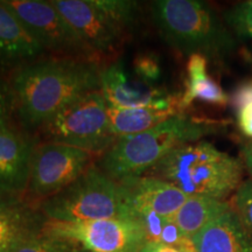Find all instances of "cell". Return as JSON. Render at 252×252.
<instances>
[{
	"instance_id": "obj_3",
	"label": "cell",
	"mask_w": 252,
	"mask_h": 252,
	"mask_svg": "<svg viewBox=\"0 0 252 252\" xmlns=\"http://www.w3.org/2000/svg\"><path fill=\"white\" fill-rule=\"evenodd\" d=\"M146 175L169 182L188 196L224 200L242 184L243 163L200 140L173 150Z\"/></svg>"
},
{
	"instance_id": "obj_11",
	"label": "cell",
	"mask_w": 252,
	"mask_h": 252,
	"mask_svg": "<svg viewBox=\"0 0 252 252\" xmlns=\"http://www.w3.org/2000/svg\"><path fill=\"white\" fill-rule=\"evenodd\" d=\"M100 88L109 108L132 109L160 105L173 99L172 96L140 80L134 81L126 72L122 61L100 69Z\"/></svg>"
},
{
	"instance_id": "obj_29",
	"label": "cell",
	"mask_w": 252,
	"mask_h": 252,
	"mask_svg": "<svg viewBox=\"0 0 252 252\" xmlns=\"http://www.w3.org/2000/svg\"><path fill=\"white\" fill-rule=\"evenodd\" d=\"M243 162L245 168L252 176V140L248 141L243 147Z\"/></svg>"
},
{
	"instance_id": "obj_21",
	"label": "cell",
	"mask_w": 252,
	"mask_h": 252,
	"mask_svg": "<svg viewBox=\"0 0 252 252\" xmlns=\"http://www.w3.org/2000/svg\"><path fill=\"white\" fill-rule=\"evenodd\" d=\"M94 5L104 12L121 30H130L138 15V4L126 0H94Z\"/></svg>"
},
{
	"instance_id": "obj_4",
	"label": "cell",
	"mask_w": 252,
	"mask_h": 252,
	"mask_svg": "<svg viewBox=\"0 0 252 252\" xmlns=\"http://www.w3.org/2000/svg\"><path fill=\"white\" fill-rule=\"evenodd\" d=\"M152 19L167 45L187 55L220 59L231 54L236 39L209 5L198 0L153 1Z\"/></svg>"
},
{
	"instance_id": "obj_2",
	"label": "cell",
	"mask_w": 252,
	"mask_h": 252,
	"mask_svg": "<svg viewBox=\"0 0 252 252\" xmlns=\"http://www.w3.org/2000/svg\"><path fill=\"white\" fill-rule=\"evenodd\" d=\"M223 127V123L179 113L150 130L119 138L103 153L99 168L117 181L141 176L173 150L200 141L206 135L217 133Z\"/></svg>"
},
{
	"instance_id": "obj_22",
	"label": "cell",
	"mask_w": 252,
	"mask_h": 252,
	"mask_svg": "<svg viewBox=\"0 0 252 252\" xmlns=\"http://www.w3.org/2000/svg\"><path fill=\"white\" fill-rule=\"evenodd\" d=\"M226 26L241 39H252V0L242 1L224 14Z\"/></svg>"
},
{
	"instance_id": "obj_23",
	"label": "cell",
	"mask_w": 252,
	"mask_h": 252,
	"mask_svg": "<svg viewBox=\"0 0 252 252\" xmlns=\"http://www.w3.org/2000/svg\"><path fill=\"white\" fill-rule=\"evenodd\" d=\"M234 210L252 232V180L242 182L234 197Z\"/></svg>"
},
{
	"instance_id": "obj_17",
	"label": "cell",
	"mask_w": 252,
	"mask_h": 252,
	"mask_svg": "<svg viewBox=\"0 0 252 252\" xmlns=\"http://www.w3.org/2000/svg\"><path fill=\"white\" fill-rule=\"evenodd\" d=\"M41 225L42 222L19 197L0 195V252H9L19 239Z\"/></svg>"
},
{
	"instance_id": "obj_27",
	"label": "cell",
	"mask_w": 252,
	"mask_h": 252,
	"mask_svg": "<svg viewBox=\"0 0 252 252\" xmlns=\"http://www.w3.org/2000/svg\"><path fill=\"white\" fill-rule=\"evenodd\" d=\"M252 102V82L243 83L241 87L237 88L235 91L234 96H232V104L238 110L244 106L245 104Z\"/></svg>"
},
{
	"instance_id": "obj_13",
	"label": "cell",
	"mask_w": 252,
	"mask_h": 252,
	"mask_svg": "<svg viewBox=\"0 0 252 252\" xmlns=\"http://www.w3.org/2000/svg\"><path fill=\"white\" fill-rule=\"evenodd\" d=\"M119 182L133 213L149 210L172 219L188 198L178 187L153 176H133Z\"/></svg>"
},
{
	"instance_id": "obj_14",
	"label": "cell",
	"mask_w": 252,
	"mask_h": 252,
	"mask_svg": "<svg viewBox=\"0 0 252 252\" xmlns=\"http://www.w3.org/2000/svg\"><path fill=\"white\" fill-rule=\"evenodd\" d=\"M45 49L31 35L20 19L0 1V68L17 69L35 61Z\"/></svg>"
},
{
	"instance_id": "obj_10",
	"label": "cell",
	"mask_w": 252,
	"mask_h": 252,
	"mask_svg": "<svg viewBox=\"0 0 252 252\" xmlns=\"http://www.w3.org/2000/svg\"><path fill=\"white\" fill-rule=\"evenodd\" d=\"M52 4L94 56L116 53L121 47L125 33L94 0H53Z\"/></svg>"
},
{
	"instance_id": "obj_7",
	"label": "cell",
	"mask_w": 252,
	"mask_h": 252,
	"mask_svg": "<svg viewBox=\"0 0 252 252\" xmlns=\"http://www.w3.org/2000/svg\"><path fill=\"white\" fill-rule=\"evenodd\" d=\"M41 231L69 242L82 252H140L147 243L137 216L89 222L46 220Z\"/></svg>"
},
{
	"instance_id": "obj_5",
	"label": "cell",
	"mask_w": 252,
	"mask_h": 252,
	"mask_svg": "<svg viewBox=\"0 0 252 252\" xmlns=\"http://www.w3.org/2000/svg\"><path fill=\"white\" fill-rule=\"evenodd\" d=\"M41 212L59 222L131 219L134 217L121 182L96 166H90L77 180L45 198Z\"/></svg>"
},
{
	"instance_id": "obj_9",
	"label": "cell",
	"mask_w": 252,
	"mask_h": 252,
	"mask_svg": "<svg viewBox=\"0 0 252 252\" xmlns=\"http://www.w3.org/2000/svg\"><path fill=\"white\" fill-rule=\"evenodd\" d=\"M20 19L31 35L45 50L58 53L63 58L93 60L94 55L82 42L52 1L41 0H2Z\"/></svg>"
},
{
	"instance_id": "obj_28",
	"label": "cell",
	"mask_w": 252,
	"mask_h": 252,
	"mask_svg": "<svg viewBox=\"0 0 252 252\" xmlns=\"http://www.w3.org/2000/svg\"><path fill=\"white\" fill-rule=\"evenodd\" d=\"M140 252H182L178 249L161 243H146Z\"/></svg>"
},
{
	"instance_id": "obj_20",
	"label": "cell",
	"mask_w": 252,
	"mask_h": 252,
	"mask_svg": "<svg viewBox=\"0 0 252 252\" xmlns=\"http://www.w3.org/2000/svg\"><path fill=\"white\" fill-rule=\"evenodd\" d=\"M9 252H82L80 249L37 230L19 239Z\"/></svg>"
},
{
	"instance_id": "obj_25",
	"label": "cell",
	"mask_w": 252,
	"mask_h": 252,
	"mask_svg": "<svg viewBox=\"0 0 252 252\" xmlns=\"http://www.w3.org/2000/svg\"><path fill=\"white\" fill-rule=\"evenodd\" d=\"M12 113H13V110H12V102L7 83H0V127L9 126Z\"/></svg>"
},
{
	"instance_id": "obj_16",
	"label": "cell",
	"mask_w": 252,
	"mask_h": 252,
	"mask_svg": "<svg viewBox=\"0 0 252 252\" xmlns=\"http://www.w3.org/2000/svg\"><path fill=\"white\" fill-rule=\"evenodd\" d=\"M180 98L181 97L179 98L173 97V99L168 103L145 106V108L116 109L108 106L110 125L113 134L119 139V138L141 133L173 116L182 113Z\"/></svg>"
},
{
	"instance_id": "obj_1",
	"label": "cell",
	"mask_w": 252,
	"mask_h": 252,
	"mask_svg": "<svg viewBox=\"0 0 252 252\" xmlns=\"http://www.w3.org/2000/svg\"><path fill=\"white\" fill-rule=\"evenodd\" d=\"M99 76L93 60L61 56L26 63L7 82L12 110L25 130L39 131L68 104L99 90Z\"/></svg>"
},
{
	"instance_id": "obj_19",
	"label": "cell",
	"mask_w": 252,
	"mask_h": 252,
	"mask_svg": "<svg viewBox=\"0 0 252 252\" xmlns=\"http://www.w3.org/2000/svg\"><path fill=\"white\" fill-rule=\"evenodd\" d=\"M230 208V204L225 201L193 195L188 196L172 220L185 235L194 238L198 232L202 231L207 225Z\"/></svg>"
},
{
	"instance_id": "obj_15",
	"label": "cell",
	"mask_w": 252,
	"mask_h": 252,
	"mask_svg": "<svg viewBox=\"0 0 252 252\" xmlns=\"http://www.w3.org/2000/svg\"><path fill=\"white\" fill-rule=\"evenodd\" d=\"M193 239L197 252H252V232L232 207Z\"/></svg>"
},
{
	"instance_id": "obj_6",
	"label": "cell",
	"mask_w": 252,
	"mask_h": 252,
	"mask_svg": "<svg viewBox=\"0 0 252 252\" xmlns=\"http://www.w3.org/2000/svg\"><path fill=\"white\" fill-rule=\"evenodd\" d=\"M39 132L45 141L104 153L117 140L110 125L108 104L99 90L86 94L59 111Z\"/></svg>"
},
{
	"instance_id": "obj_18",
	"label": "cell",
	"mask_w": 252,
	"mask_h": 252,
	"mask_svg": "<svg viewBox=\"0 0 252 252\" xmlns=\"http://www.w3.org/2000/svg\"><path fill=\"white\" fill-rule=\"evenodd\" d=\"M208 60L201 54L189 56L187 63V82L186 91L180 98V106L184 110L188 108L194 100L226 105L229 97L220 84L208 75Z\"/></svg>"
},
{
	"instance_id": "obj_8",
	"label": "cell",
	"mask_w": 252,
	"mask_h": 252,
	"mask_svg": "<svg viewBox=\"0 0 252 252\" xmlns=\"http://www.w3.org/2000/svg\"><path fill=\"white\" fill-rule=\"evenodd\" d=\"M93 153L68 145L42 141L34 145L27 191L45 198L68 187L91 166Z\"/></svg>"
},
{
	"instance_id": "obj_12",
	"label": "cell",
	"mask_w": 252,
	"mask_h": 252,
	"mask_svg": "<svg viewBox=\"0 0 252 252\" xmlns=\"http://www.w3.org/2000/svg\"><path fill=\"white\" fill-rule=\"evenodd\" d=\"M33 141L13 127H0V195L19 197L27 191Z\"/></svg>"
},
{
	"instance_id": "obj_24",
	"label": "cell",
	"mask_w": 252,
	"mask_h": 252,
	"mask_svg": "<svg viewBox=\"0 0 252 252\" xmlns=\"http://www.w3.org/2000/svg\"><path fill=\"white\" fill-rule=\"evenodd\" d=\"M133 69L138 78L144 83L152 86L161 75L159 60L156 55L150 53H143L137 55L133 61Z\"/></svg>"
},
{
	"instance_id": "obj_26",
	"label": "cell",
	"mask_w": 252,
	"mask_h": 252,
	"mask_svg": "<svg viewBox=\"0 0 252 252\" xmlns=\"http://www.w3.org/2000/svg\"><path fill=\"white\" fill-rule=\"evenodd\" d=\"M238 126L242 133L252 140V102L245 104L237 111Z\"/></svg>"
}]
</instances>
